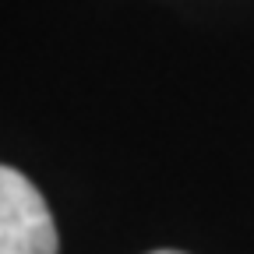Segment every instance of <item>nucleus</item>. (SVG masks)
I'll return each instance as SVG.
<instances>
[{
	"label": "nucleus",
	"instance_id": "f257e3e1",
	"mask_svg": "<svg viewBox=\"0 0 254 254\" xmlns=\"http://www.w3.org/2000/svg\"><path fill=\"white\" fill-rule=\"evenodd\" d=\"M0 254H57V226L25 173L0 166Z\"/></svg>",
	"mask_w": 254,
	"mask_h": 254
},
{
	"label": "nucleus",
	"instance_id": "f03ea898",
	"mask_svg": "<svg viewBox=\"0 0 254 254\" xmlns=\"http://www.w3.org/2000/svg\"><path fill=\"white\" fill-rule=\"evenodd\" d=\"M152 254H180V251H152Z\"/></svg>",
	"mask_w": 254,
	"mask_h": 254
}]
</instances>
